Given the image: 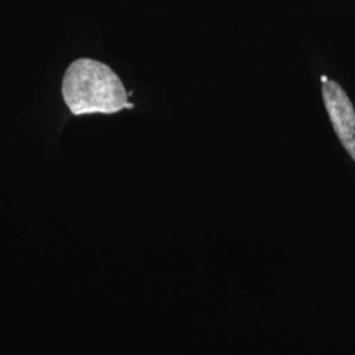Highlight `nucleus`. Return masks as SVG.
<instances>
[{"label":"nucleus","mask_w":355,"mask_h":355,"mask_svg":"<svg viewBox=\"0 0 355 355\" xmlns=\"http://www.w3.org/2000/svg\"><path fill=\"white\" fill-rule=\"evenodd\" d=\"M328 80H329V79H328V78H327V76H321V82H322V83H327V82H328Z\"/></svg>","instance_id":"7ed1b4c3"},{"label":"nucleus","mask_w":355,"mask_h":355,"mask_svg":"<svg viewBox=\"0 0 355 355\" xmlns=\"http://www.w3.org/2000/svg\"><path fill=\"white\" fill-rule=\"evenodd\" d=\"M62 96L76 116L117 114L135 107L128 102L127 89L114 70L91 58H79L67 67L62 79Z\"/></svg>","instance_id":"f257e3e1"},{"label":"nucleus","mask_w":355,"mask_h":355,"mask_svg":"<svg viewBox=\"0 0 355 355\" xmlns=\"http://www.w3.org/2000/svg\"><path fill=\"white\" fill-rule=\"evenodd\" d=\"M322 99L337 137L355 161V110L345 89L334 80L322 83Z\"/></svg>","instance_id":"f03ea898"}]
</instances>
